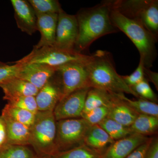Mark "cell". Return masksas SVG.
<instances>
[{"instance_id": "1", "label": "cell", "mask_w": 158, "mask_h": 158, "mask_svg": "<svg viewBox=\"0 0 158 158\" xmlns=\"http://www.w3.org/2000/svg\"><path fill=\"white\" fill-rule=\"evenodd\" d=\"M112 1H104L89 8L82 9L77 13L78 36L75 50L81 53L92 43L108 34L119 32L111 21Z\"/></svg>"}, {"instance_id": "2", "label": "cell", "mask_w": 158, "mask_h": 158, "mask_svg": "<svg viewBox=\"0 0 158 158\" xmlns=\"http://www.w3.org/2000/svg\"><path fill=\"white\" fill-rule=\"evenodd\" d=\"M90 88L111 93H126L138 98L116 72L112 56L106 51H97L87 63Z\"/></svg>"}, {"instance_id": "3", "label": "cell", "mask_w": 158, "mask_h": 158, "mask_svg": "<svg viewBox=\"0 0 158 158\" xmlns=\"http://www.w3.org/2000/svg\"><path fill=\"white\" fill-rule=\"evenodd\" d=\"M110 16L113 25L124 33L138 49L144 68L152 67L157 56V41L152 35L140 24L125 17L112 7Z\"/></svg>"}, {"instance_id": "4", "label": "cell", "mask_w": 158, "mask_h": 158, "mask_svg": "<svg viewBox=\"0 0 158 158\" xmlns=\"http://www.w3.org/2000/svg\"><path fill=\"white\" fill-rule=\"evenodd\" d=\"M56 120L53 111H38L30 127V146L38 156H52L58 153L56 146Z\"/></svg>"}, {"instance_id": "5", "label": "cell", "mask_w": 158, "mask_h": 158, "mask_svg": "<svg viewBox=\"0 0 158 158\" xmlns=\"http://www.w3.org/2000/svg\"><path fill=\"white\" fill-rule=\"evenodd\" d=\"M112 7L125 17L140 24L157 41L158 0L112 1Z\"/></svg>"}, {"instance_id": "6", "label": "cell", "mask_w": 158, "mask_h": 158, "mask_svg": "<svg viewBox=\"0 0 158 158\" xmlns=\"http://www.w3.org/2000/svg\"><path fill=\"white\" fill-rule=\"evenodd\" d=\"M90 55H86L75 50H65L53 46L33 48L30 53L21 59L13 62L18 64L41 63L58 67L69 62H87Z\"/></svg>"}, {"instance_id": "7", "label": "cell", "mask_w": 158, "mask_h": 158, "mask_svg": "<svg viewBox=\"0 0 158 158\" xmlns=\"http://www.w3.org/2000/svg\"><path fill=\"white\" fill-rule=\"evenodd\" d=\"M91 125L81 118L56 121V143L58 152L85 144V139Z\"/></svg>"}, {"instance_id": "8", "label": "cell", "mask_w": 158, "mask_h": 158, "mask_svg": "<svg viewBox=\"0 0 158 158\" xmlns=\"http://www.w3.org/2000/svg\"><path fill=\"white\" fill-rule=\"evenodd\" d=\"M88 62H70L56 67L55 76L61 88L62 98L76 90L90 88Z\"/></svg>"}, {"instance_id": "9", "label": "cell", "mask_w": 158, "mask_h": 158, "mask_svg": "<svg viewBox=\"0 0 158 158\" xmlns=\"http://www.w3.org/2000/svg\"><path fill=\"white\" fill-rule=\"evenodd\" d=\"M78 33L76 15L67 14L62 10L58 14L56 39L53 46L65 50H74Z\"/></svg>"}, {"instance_id": "10", "label": "cell", "mask_w": 158, "mask_h": 158, "mask_svg": "<svg viewBox=\"0 0 158 158\" xmlns=\"http://www.w3.org/2000/svg\"><path fill=\"white\" fill-rule=\"evenodd\" d=\"M90 88L76 90L62 98L53 111L56 121L62 119L81 118L85 98Z\"/></svg>"}, {"instance_id": "11", "label": "cell", "mask_w": 158, "mask_h": 158, "mask_svg": "<svg viewBox=\"0 0 158 158\" xmlns=\"http://www.w3.org/2000/svg\"><path fill=\"white\" fill-rule=\"evenodd\" d=\"M19 64L20 65L19 68L15 77L29 82L39 90L53 76L56 71V67L46 64Z\"/></svg>"}, {"instance_id": "12", "label": "cell", "mask_w": 158, "mask_h": 158, "mask_svg": "<svg viewBox=\"0 0 158 158\" xmlns=\"http://www.w3.org/2000/svg\"><path fill=\"white\" fill-rule=\"evenodd\" d=\"M11 2L18 27L29 35H33L37 31V15L33 7L25 0H11Z\"/></svg>"}, {"instance_id": "13", "label": "cell", "mask_w": 158, "mask_h": 158, "mask_svg": "<svg viewBox=\"0 0 158 158\" xmlns=\"http://www.w3.org/2000/svg\"><path fill=\"white\" fill-rule=\"evenodd\" d=\"M149 138L148 136L133 133L114 141L102 154V158H126Z\"/></svg>"}, {"instance_id": "14", "label": "cell", "mask_w": 158, "mask_h": 158, "mask_svg": "<svg viewBox=\"0 0 158 158\" xmlns=\"http://www.w3.org/2000/svg\"><path fill=\"white\" fill-rule=\"evenodd\" d=\"M38 111H53L62 98L61 88L55 74L35 96Z\"/></svg>"}, {"instance_id": "15", "label": "cell", "mask_w": 158, "mask_h": 158, "mask_svg": "<svg viewBox=\"0 0 158 158\" xmlns=\"http://www.w3.org/2000/svg\"><path fill=\"white\" fill-rule=\"evenodd\" d=\"M36 15L37 31L40 33L41 37L33 48L53 46L56 39L58 14H38Z\"/></svg>"}, {"instance_id": "16", "label": "cell", "mask_w": 158, "mask_h": 158, "mask_svg": "<svg viewBox=\"0 0 158 158\" xmlns=\"http://www.w3.org/2000/svg\"><path fill=\"white\" fill-rule=\"evenodd\" d=\"M6 130V141L5 144L30 146V127L22 123L2 115Z\"/></svg>"}, {"instance_id": "17", "label": "cell", "mask_w": 158, "mask_h": 158, "mask_svg": "<svg viewBox=\"0 0 158 158\" xmlns=\"http://www.w3.org/2000/svg\"><path fill=\"white\" fill-rule=\"evenodd\" d=\"M115 94V98L110 106L108 117L124 126L130 127L139 114Z\"/></svg>"}, {"instance_id": "18", "label": "cell", "mask_w": 158, "mask_h": 158, "mask_svg": "<svg viewBox=\"0 0 158 158\" xmlns=\"http://www.w3.org/2000/svg\"><path fill=\"white\" fill-rule=\"evenodd\" d=\"M4 93L3 98L12 96H34L37 95L39 90L31 83L13 77L0 85Z\"/></svg>"}, {"instance_id": "19", "label": "cell", "mask_w": 158, "mask_h": 158, "mask_svg": "<svg viewBox=\"0 0 158 158\" xmlns=\"http://www.w3.org/2000/svg\"><path fill=\"white\" fill-rule=\"evenodd\" d=\"M115 141L98 124L91 126L85 139V144L103 153Z\"/></svg>"}, {"instance_id": "20", "label": "cell", "mask_w": 158, "mask_h": 158, "mask_svg": "<svg viewBox=\"0 0 158 158\" xmlns=\"http://www.w3.org/2000/svg\"><path fill=\"white\" fill-rule=\"evenodd\" d=\"M115 97V93L98 88H90L86 95L82 113H87L102 106L111 105Z\"/></svg>"}, {"instance_id": "21", "label": "cell", "mask_w": 158, "mask_h": 158, "mask_svg": "<svg viewBox=\"0 0 158 158\" xmlns=\"http://www.w3.org/2000/svg\"><path fill=\"white\" fill-rule=\"evenodd\" d=\"M130 128L133 133L142 135H156L158 130V116L139 114Z\"/></svg>"}, {"instance_id": "22", "label": "cell", "mask_w": 158, "mask_h": 158, "mask_svg": "<svg viewBox=\"0 0 158 158\" xmlns=\"http://www.w3.org/2000/svg\"><path fill=\"white\" fill-rule=\"evenodd\" d=\"M116 94L138 114L158 116V105L156 103L141 98L131 100L123 93Z\"/></svg>"}, {"instance_id": "23", "label": "cell", "mask_w": 158, "mask_h": 158, "mask_svg": "<svg viewBox=\"0 0 158 158\" xmlns=\"http://www.w3.org/2000/svg\"><path fill=\"white\" fill-rule=\"evenodd\" d=\"M36 153L28 145L5 144L0 147V158H36Z\"/></svg>"}, {"instance_id": "24", "label": "cell", "mask_w": 158, "mask_h": 158, "mask_svg": "<svg viewBox=\"0 0 158 158\" xmlns=\"http://www.w3.org/2000/svg\"><path fill=\"white\" fill-rule=\"evenodd\" d=\"M2 115L8 116L14 121L31 127L35 119V114L30 111L13 106L7 103L2 111Z\"/></svg>"}, {"instance_id": "25", "label": "cell", "mask_w": 158, "mask_h": 158, "mask_svg": "<svg viewBox=\"0 0 158 158\" xmlns=\"http://www.w3.org/2000/svg\"><path fill=\"white\" fill-rule=\"evenodd\" d=\"M102 153L92 149L85 144L57 153L51 156V158H102Z\"/></svg>"}, {"instance_id": "26", "label": "cell", "mask_w": 158, "mask_h": 158, "mask_svg": "<svg viewBox=\"0 0 158 158\" xmlns=\"http://www.w3.org/2000/svg\"><path fill=\"white\" fill-rule=\"evenodd\" d=\"M98 125L115 141L133 134L130 127L124 126L108 117L102 120Z\"/></svg>"}, {"instance_id": "27", "label": "cell", "mask_w": 158, "mask_h": 158, "mask_svg": "<svg viewBox=\"0 0 158 158\" xmlns=\"http://www.w3.org/2000/svg\"><path fill=\"white\" fill-rule=\"evenodd\" d=\"M36 15L58 14L63 10L57 0H29Z\"/></svg>"}, {"instance_id": "28", "label": "cell", "mask_w": 158, "mask_h": 158, "mask_svg": "<svg viewBox=\"0 0 158 158\" xmlns=\"http://www.w3.org/2000/svg\"><path fill=\"white\" fill-rule=\"evenodd\" d=\"M3 99L13 106L27 110L34 114L38 112L35 97L12 96L3 98Z\"/></svg>"}, {"instance_id": "29", "label": "cell", "mask_w": 158, "mask_h": 158, "mask_svg": "<svg viewBox=\"0 0 158 158\" xmlns=\"http://www.w3.org/2000/svg\"><path fill=\"white\" fill-rule=\"evenodd\" d=\"M110 105L102 106L87 113H82L81 117L91 126L98 124L108 117Z\"/></svg>"}, {"instance_id": "30", "label": "cell", "mask_w": 158, "mask_h": 158, "mask_svg": "<svg viewBox=\"0 0 158 158\" xmlns=\"http://www.w3.org/2000/svg\"><path fill=\"white\" fill-rule=\"evenodd\" d=\"M131 88L137 95L138 98L144 99L156 103L157 102V96L151 88L148 82L145 78L137 85L131 87Z\"/></svg>"}, {"instance_id": "31", "label": "cell", "mask_w": 158, "mask_h": 158, "mask_svg": "<svg viewBox=\"0 0 158 158\" xmlns=\"http://www.w3.org/2000/svg\"><path fill=\"white\" fill-rule=\"evenodd\" d=\"M144 67L143 62L140 60L138 67L132 73L129 75L121 76L125 83L130 88L144 80Z\"/></svg>"}, {"instance_id": "32", "label": "cell", "mask_w": 158, "mask_h": 158, "mask_svg": "<svg viewBox=\"0 0 158 158\" xmlns=\"http://www.w3.org/2000/svg\"><path fill=\"white\" fill-rule=\"evenodd\" d=\"M19 66V64L17 63L9 65L0 62V85L9 79L16 76Z\"/></svg>"}, {"instance_id": "33", "label": "cell", "mask_w": 158, "mask_h": 158, "mask_svg": "<svg viewBox=\"0 0 158 158\" xmlns=\"http://www.w3.org/2000/svg\"><path fill=\"white\" fill-rule=\"evenodd\" d=\"M144 158H158V138L157 136L152 137L150 144L146 151Z\"/></svg>"}, {"instance_id": "34", "label": "cell", "mask_w": 158, "mask_h": 158, "mask_svg": "<svg viewBox=\"0 0 158 158\" xmlns=\"http://www.w3.org/2000/svg\"><path fill=\"white\" fill-rule=\"evenodd\" d=\"M151 139L152 138H150L146 142L137 148L126 158H144Z\"/></svg>"}, {"instance_id": "35", "label": "cell", "mask_w": 158, "mask_h": 158, "mask_svg": "<svg viewBox=\"0 0 158 158\" xmlns=\"http://www.w3.org/2000/svg\"><path fill=\"white\" fill-rule=\"evenodd\" d=\"M144 78L148 82H152L153 84L157 90H158V73L153 72L150 69L144 67Z\"/></svg>"}, {"instance_id": "36", "label": "cell", "mask_w": 158, "mask_h": 158, "mask_svg": "<svg viewBox=\"0 0 158 158\" xmlns=\"http://www.w3.org/2000/svg\"><path fill=\"white\" fill-rule=\"evenodd\" d=\"M6 130L4 122L0 116V147L6 143Z\"/></svg>"}, {"instance_id": "37", "label": "cell", "mask_w": 158, "mask_h": 158, "mask_svg": "<svg viewBox=\"0 0 158 158\" xmlns=\"http://www.w3.org/2000/svg\"><path fill=\"white\" fill-rule=\"evenodd\" d=\"M36 158H51V156H37V157Z\"/></svg>"}, {"instance_id": "38", "label": "cell", "mask_w": 158, "mask_h": 158, "mask_svg": "<svg viewBox=\"0 0 158 158\" xmlns=\"http://www.w3.org/2000/svg\"><path fill=\"white\" fill-rule=\"evenodd\" d=\"M0 62H1V61H0Z\"/></svg>"}]
</instances>
